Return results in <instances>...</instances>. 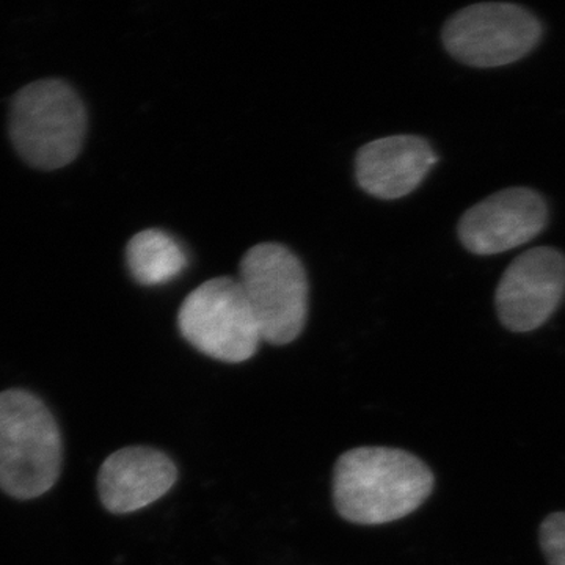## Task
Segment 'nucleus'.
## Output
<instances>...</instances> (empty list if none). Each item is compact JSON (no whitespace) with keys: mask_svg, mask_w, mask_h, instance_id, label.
<instances>
[{"mask_svg":"<svg viewBox=\"0 0 565 565\" xmlns=\"http://www.w3.org/2000/svg\"><path fill=\"white\" fill-rule=\"evenodd\" d=\"M177 481L172 457L150 446H128L111 452L99 468V500L110 514H132L161 500Z\"/></svg>","mask_w":565,"mask_h":565,"instance_id":"obj_9","label":"nucleus"},{"mask_svg":"<svg viewBox=\"0 0 565 565\" xmlns=\"http://www.w3.org/2000/svg\"><path fill=\"white\" fill-rule=\"evenodd\" d=\"M178 327L192 348L223 363L247 362L263 341L243 286L232 277L193 289L181 305Z\"/></svg>","mask_w":565,"mask_h":565,"instance_id":"obj_5","label":"nucleus"},{"mask_svg":"<svg viewBox=\"0 0 565 565\" xmlns=\"http://www.w3.org/2000/svg\"><path fill=\"white\" fill-rule=\"evenodd\" d=\"M61 427L28 390L0 393V490L14 500L50 492L62 473Z\"/></svg>","mask_w":565,"mask_h":565,"instance_id":"obj_2","label":"nucleus"},{"mask_svg":"<svg viewBox=\"0 0 565 565\" xmlns=\"http://www.w3.org/2000/svg\"><path fill=\"white\" fill-rule=\"evenodd\" d=\"M548 222L545 200L533 189L511 188L470 207L460 218V243L475 255H498L522 247Z\"/></svg>","mask_w":565,"mask_h":565,"instance_id":"obj_8","label":"nucleus"},{"mask_svg":"<svg viewBox=\"0 0 565 565\" xmlns=\"http://www.w3.org/2000/svg\"><path fill=\"white\" fill-rule=\"evenodd\" d=\"M434 486L433 470L411 452L363 446L337 460L333 503L355 525H385L422 508Z\"/></svg>","mask_w":565,"mask_h":565,"instance_id":"obj_1","label":"nucleus"},{"mask_svg":"<svg viewBox=\"0 0 565 565\" xmlns=\"http://www.w3.org/2000/svg\"><path fill=\"white\" fill-rule=\"evenodd\" d=\"M565 256L556 248L535 247L516 256L494 294L498 318L515 333L544 326L563 302Z\"/></svg>","mask_w":565,"mask_h":565,"instance_id":"obj_7","label":"nucleus"},{"mask_svg":"<svg viewBox=\"0 0 565 565\" xmlns=\"http://www.w3.org/2000/svg\"><path fill=\"white\" fill-rule=\"evenodd\" d=\"M126 263L134 280L141 286H161L177 280L185 267L188 255L182 245L162 230L137 233L126 247Z\"/></svg>","mask_w":565,"mask_h":565,"instance_id":"obj_11","label":"nucleus"},{"mask_svg":"<svg viewBox=\"0 0 565 565\" xmlns=\"http://www.w3.org/2000/svg\"><path fill=\"white\" fill-rule=\"evenodd\" d=\"M539 535L548 565H565V512L546 516Z\"/></svg>","mask_w":565,"mask_h":565,"instance_id":"obj_12","label":"nucleus"},{"mask_svg":"<svg viewBox=\"0 0 565 565\" xmlns=\"http://www.w3.org/2000/svg\"><path fill=\"white\" fill-rule=\"evenodd\" d=\"M441 39L456 61L475 68H498L530 54L542 39V24L515 3H476L449 18Z\"/></svg>","mask_w":565,"mask_h":565,"instance_id":"obj_6","label":"nucleus"},{"mask_svg":"<svg viewBox=\"0 0 565 565\" xmlns=\"http://www.w3.org/2000/svg\"><path fill=\"white\" fill-rule=\"evenodd\" d=\"M241 286L262 333L274 345L292 343L308 318V280L300 259L285 245H255L241 262Z\"/></svg>","mask_w":565,"mask_h":565,"instance_id":"obj_4","label":"nucleus"},{"mask_svg":"<svg viewBox=\"0 0 565 565\" xmlns=\"http://www.w3.org/2000/svg\"><path fill=\"white\" fill-rule=\"evenodd\" d=\"M9 128L18 154L29 166L58 170L70 166L84 147L87 110L66 82H33L14 95Z\"/></svg>","mask_w":565,"mask_h":565,"instance_id":"obj_3","label":"nucleus"},{"mask_svg":"<svg viewBox=\"0 0 565 565\" xmlns=\"http://www.w3.org/2000/svg\"><path fill=\"white\" fill-rule=\"evenodd\" d=\"M437 161L423 137H384L364 145L356 154V181L375 199H403L418 189Z\"/></svg>","mask_w":565,"mask_h":565,"instance_id":"obj_10","label":"nucleus"}]
</instances>
